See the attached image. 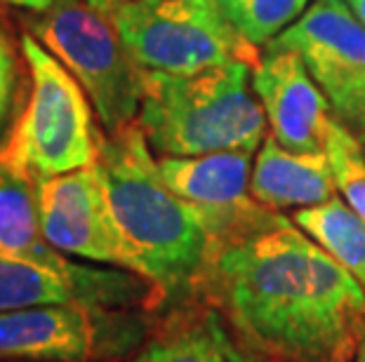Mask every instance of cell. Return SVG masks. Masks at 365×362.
<instances>
[{
	"mask_svg": "<svg viewBox=\"0 0 365 362\" xmlns=\"http://www.w3.org/2000/svg\"><path fill=\"white\" fill-rule=\"evenodd\" d=\"M90 7H95V10H99V12H104V14H111L118 10V7H123L125 3H130V0H85Z\"/></svg>",
	"mask_w": 365,
	"mask_h": 362,
	"instance_id": "7402d4cb",
	"label": "cell"
},
{
	"mask_svg": "<svg viewBox=\"0 0 365 362\" xmlns=\"http://www.w3.org/2000/svg\"><path fill=\"white\" fill-rule=\"evenodd\" d=\"M68 302L123 308L132 304H156L160 297L149 280L125 268H111L104 280L81 282L50 268L14 259L0 250V313Z\"/></svg>",
	"mask_w": 365,
	"mask_h": 362,
	"instance_id": "7c38bea8",
	"label": "cell"
},
{
	"mask_svg": "<svg viewBox=\"0 0 365 362\" xmlns=\"http://www.w3.org/2000/svg\"><path fill=\"white\" fill-rule=\"evenodd\" d=\"M198 297L274 362H346L365 325L359 280L283 214L217 250Z\"/></svg>",
	"mask_w": 365,
	"mask_h": 362,
	"instance_id": "6da1fadb",
	"label": "cell"
},
{
	"mask_svg": "<svg viewBox=\"0 0 365 362\" xmlns=\"http://www.w3.org/2000/svg\"><path fill=\"white\" fill-rule=\"evenodd\" d=\"M349 5H351V10H354V14L359 17L363 24H365V0H346Z\"/></svg>",
	"mask_w": 365,
	"mask_h": 362,
	"instance_id": "cb8c5ba5",
	"label": "cell"
},
{
	"mask_svg": "<svg viewBox=\"0 0 365 362\" xmlns=\"http://www.w3.org/2000/svg\"><path fill=\"white\" fill-rule=\"evenodd\" d=\"M142 71L189 75L224 64H262L257 45L224 17L217 0H130L111 14Z\"/></svg>",
	"mask_w": 365,
	"mask_h": 362,
	"instance_id": "5b68a950",
	"label": "cell"
},
{
	"mask_svg": "<svg viewBox=\"0 0 365 362\" xmlns=\"http://www.w3.org/2000/svg\"><path fill=\"white\" fill-rule=\"evenodd\" d=\"M267 50H294L332 111L365 90V24L341 0H316Z\"/></svg>",
	"mask_w": 365,
	"mask_h": 362,
	"instance_id": "30bf717a",
	"label": "cell"
},
{
	"mask_svg": "<svg viewBox=\"0 0 365 362\" xmlns=\"http://www.w3.org/2000/svg\"><path fill=\"white\" fill-rule=\"evenodd\" d=\"M5 5H12V7H21V10H31V12H48L52 7H57L61 3H68V0H0Z\"/></svg>",
	"mask_w": 365,
	"mask_h": 362,
	"instance_id": "44dd1931",
	"label": "cell"
},
{
	"mask_svg": "<svg viewBox=\"0 0 365 362\" xmlns=\"http://www.w3.org/2000/svg\"><path fill=\"white\" fill-rule=\"evenodd\" d=\"M250 66L224 64L189 75L144 71L137 122L160 156L255 151L267 113L250 92Z\"/></svg>",
	"mask_w": 365,
	"mask_h": 362,
	"instance_id": "3957f363",
	"label": "cell"
},
{
	"mask_svg": "<svg viewBox=\"0 0 365 362\" xmlns=\"http://www.w3.org/2000/svg\"><path fill=\"white\" fill-rule=\"evenodd\" d=\"M328 153L287 151L274 137L262 144L252 167L250 193L271 210L314 207L335 196Z\"/></svg>",
	"mask_w": 365,
	"mask_h": 362,
	"instance_id": "9a60e30c",
	"label": "cell"
},
{
	"mask_svg": "<svg viewBox=\"0 0 365 362\" xmlns=\"http://www.w3.org/2000/svg\"><path fill=\"white\" fill-rule=\"evenodd\" d=\"M36 198L43 235L54 250L92 264L125 268V250L97 163L38 181Z\"/></svg>",
	"mask_w": 365,
	"mask_h": 362,
	"instance_id": "9c48e42d",
	"label": "cell"
},
{
	"mask_svg": "<svg viewBox=\"0 0 365 362\" xmlns=\"http://www.w3.org/2000/svg\"><path fill=\"white\" fill-rule=\"evenodd\" d=\"M252 71V87L271 125V137L287 151L323 153L335 122L314 75L294 50H264Z\"/></svg>",
	"mask_w": 365,
	"mask_h": 362,
	"instance_id": "8fae6325",
	"label": "cell"
},
{
	"mask_svg": "<svg viewBox=\"0 0 365 362\" xmlns=\"http://www.w3.org/2000/svg\"><path fill=\"white\" fill-rule=\"evenodd\" d=\"M292 221L344 266L365 289V221L337 196L321 205L302 207Z\"/></svg>",
	"mask_w": 365,
	"mask_h": 362,
	"instance_id": "2e32d148",
	"label": "cell"
},
{
	"mask_svg": "<svg viewBox=\"0 0 365 362\" xmlns=\"http://www.w3.org/2000/svg\"><path fill=\"white\" fill-rule=\"evenodd\" d=\"M332 113H335V118L356 137V139H359V144L363 146V153H365V90L359 92L351 102H346L341 109L332 111Z\"/></svg>",
	"mask_w": 365,
	"mask_h": 362,
	"instance_id": "ffe728a7",
	"label": "cell"
},
{
	"mask_svg": "<svg viewBox=\"0 0 365 362\" xmlns=\"http://www.w3.org/2000/svg\"><path fill=\"white\" fill-rule=\"evenodd\" d=\"M14 92H17V59L5 31L0 28V139L12 113Z\"/></svg>",
	"mask_w": 365,
	"mask_h": 362,
	"instance_id": "d6986e66",
	"label": "cell"
},
{
	"mask_svg": "<svg viewBox=\"0 0 365 362\" xmlns=\"http://www.w3.org/2000/svg\"><path fill=\"white\" fill-rule=\"evenodd\" d=\"M252 151H217L205 156H160L163 179L177 196L203 214L212 254L255 233L281 214L250 193Z\"/></svg>",
	"mask_w": 365,
	"mask_h": 362,
	"instance_id": "ba28073f",
	"label": "cell"
},
{
	"mask_svg": "<svg viewBox=\"0 0 365 362\" xmlns=\"http://www.w3.org/2000/svg\"><path fill=\"white\" fill-rule=\"evenodd\" d=\"M325 153H328L337 191L344 196L346 205L365 221V153L359 139L337 118L330 127Z\"/></svg>",
	"mask_w": 365,
	"mask_h": 362,
	"instance_id": "ac0fdd59",
	"label": "cell"
},
{
	"mask_svg": "<svg viewBox=\"0 0 365 362\" xmlns=\"http://www.w3.org/2000/svg\"><path fill=\"white\" fill-rule=\"evenodd\" d=\"M130 362H274L238 332L220 306L196 297L144 339Z\"/></svg>",
	"mask_w": 365,
	"mask_h": 362,
	"instance_id": "4fadbf2b",
	"label": "cell"
},
{
	"mask_svg": "<svg viewBox=\"0 0 365 362\" xmlns=\"http://www.w3.org/2000/svg\"><path fill=\"white\" fill-rule=\"evenodd\" d=\"M31 92L24 111L0 144V165L36 183L97 163L104 134L81 82L31 33L21 36Z\"/></svg>",
	"mask_w": 365,
	"mask_h": 362,
	"instance_id": "277c9868",
	"label": "cell"
},
{
	"mask_svg": "<svg viewBox=\"0 0 365 362\" xmlns=\"http://www.w3.org/2000/svg\"><path fill=\"white\" fill-rule=\"evenodd\" d=\"M0 250L81 282L104 280L111 273V268L73 264L45 240L38 217L36 181L7 165H0Z\"/></svg>",
	"mask_w": 365,
	"mask_h": 362,
	"instance_id": "5bb4252c",
	"label": "cell"
},
{
	"mask_svg": "<svg viewBox=\"0 0 365 362\" xmlns=\"http://www.w3.org/2000/svg\"><path fill=\"white\" fill-rule=\"evenodd\" d=\"M234 28L252 45H267L304 14L309 0H217Z\"/></svg>",
	"mask_w": 365,
	"mask_h": 362,
	"instance_id": "e0dca14e",
	"label": "cell"
},
{
	"mask_svg": "<svg viewBox=\"0 0 365 362\" xmlns=\"http://www.w3.org/2000/svg\"><path fill=\"white\" fill-rule=\"evenodd\" d=\"M118 226L125 268L156 287L160 302L198 297L212 259L205 219L168 186L139 122L104 134L97 158Z\"/></svg>",
	"mask_w": 365,
	"mask_h": 362,
	"instance_id": "7a4b0ae2",
	"label": "cell"
},
{
	"mask_svg": "<svg viewBox=\"0 0 365 362\" xmlns=\"http://www.w3.org/2000/svg\"><path fill=\"white\" fill-rule=\"evenodd\" d=\"M29 33L81 82L106 134L137 122L144 71L130 57L108 14L68 0L41 12Z\"/></svg>",
	"mask_w": 365,
	"mask_h": 362,
	"instance_id": "8992f818",
	"label": "cell"
},
{
	"mask_svg": "<svg viewBox=\"0 0 365 362\" xmlns=\"http://www.w3.org/2000/svg\"><path fill=\"white\" fill-rule=\"evenodd\" d=\"M346 362H365V325L356 336V341L351 346V351H349V358Z\"/></svg>",
	"mask_w": 365,
	"mask_h": 362,
	"instance_id": "603a6c76",
	"label": "cell"
},
{
	"mask_svg": "<svg viewBox=\"0 0 365 362\" xmlns=\"http://www.w3.org/2000/svg\"><path fill=\"white\" fill-rule=\"evenodd\" d=\"M135 315L92 304H43L0 313V360L92 362L125 356L144 339Z\"/></svg>",
	"mask_w": 365,
	"mask_h": 362,
	"instance_id": "52a82bcc",
	"label": "cell"
}]
</instances>
